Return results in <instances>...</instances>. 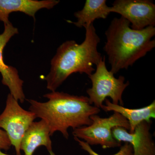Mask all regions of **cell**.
Listing matches in <instances>:
<instances>
[{"label": "cell", "instance_id": "6da1fadb", "mask_svg": "<svg viewBox=\"0 0 155 155\" xmlns=\"http://www.w3.org/2000/svg\"><path fill=\"white\" fill-rule=\"evenodd\" d=\"M48 99L41 102L27 99L30 104L29 110L46 122L50 135L60 131L67 139L69 137L68 128L72 129L91 125V116L97 115L101 109L92 106L88 97L69 94L64 92L53 91L43 96Z\"/></svg>", "mask_w": 155, "mask_h": 155}, {"label": "cell", "instance_id": "7a4b0ae2", "mask_svg": "<svg viewBox=\"0 0 155 155\" xmlns=\"http://www.w3.org/2000/svg\"><path fill=\"white\" fill-rule=\"evenodd\" d=\"M84 28L85 37L81 44L74 40L64 42L51 61L49 73L45 77L47 88L51 91H55L73 73L89 76L95 70L94 66H96L102 59L97 50L101 39L93 24Z\"/></svg>", "mask_w": 155, "mask_h": 155}, {"label": "cell", "instance_id": "3957f363", "mask_svg": "<svg viewBox=\"0 0 155 155\" xmlns=\"http://www.w3.org/2000/svg\"><path fill=\"white\" fill-rule=\"evenodd\" d=\"M105 34L107 41L104 50L110 65V71L114 74L133 66L155 47V40L152 39L155 26L134 30L122 17L114 18Z\"/></svg>", "mask_w": 155, "mask_h": 155}, {"label": "cell", "instance_id": "277c9868", "mask_svg": "<svg viewBox=\"0 0 155 155\" xmlns=\"http://www.w3.org/2000/svg\"><path fill=\"white\" fill-rule=\"evenodd\" d=\"M88 77L92 87L87 89L86 92L91 104L101 109L103 102L110 97L113 104L124 105L122 94L130 83L129 81L125 82V78L122 75L118 78L115 77L114 74L107 69L104 57L97 65L94 73Z\"/></svg>", "mask_w": 155, "mask_h": 155}, {"label": "cell", "instance_id": "5b68a950", "mask_svg": "<svg viewBox=\"0 0 155 155\" xmlns=\"http://www.w3.org/2000/svg\"><path fill=\"white\" fill-rule=\"evenodd\" d=\"M91 125L75 128L72 131L74 137L86 142L89 145H100L103 149L117 147L122 146L112 134L113 128L120 127L130 130L128 121L116 112L108 118H101L97 115L91 116Z\"/></svg>", "mask_w": 155, "mask_h": 155}, {"label": "cell", "instance_id": "8992f818", "mask_svg": "<svg viewBox=\"0 0 155 155\" xmlns=\"http://www.w3.org/2000/svg\"><path fill=\"white\" fill-rule=\"evenodd\" d=\"M36 118L33 113L21 107L18 101L11 94H8L5 108L0 115V128L4 129L8 136L17 155H21V140Z\"/></svg>", "mask_w": 155, "mask_h": 155}, {"label": "cell", "instance_id": "52a82bcc", "mask_svg": "<svg viewBox=\"0 0 155 155\" xmlns=\"http://www.w3.org/2000/svg\"><path fill=\"white\" fill-rule=\"evenodd\" d=\"M111 12L120 14L134 30L155 25V5L149 0H116Z\"/></svg>", "mask_w": 155, "mask_h": 155}, {"label": "cell", "instance_id": "ba28073f", "mask_svg": "<svg viewBox=\"0 0 155 155\" xmlns=\"http://www.w3.org/2000/svg\"><path fill=\"white\" fill-rule=\"evenodd\" d=\"M5 28L0 34V73L2 83L8 87L10 94L17 101L23 103L25 100L23 90L24 81L19 77L18 70L15 67L7 65L4 62L3 51L10 39L19 33L18 28L14 27L11 22L4 24Z\"/></svg>", "mask_w": 155, "mask_h": 155}, {"label": "cell", "instance_id": "9c48e42d", "mask_svg": "<svg viewBox=\"0 0 155 155\" xmlns=\"http://www.w3.org/2000/svg\"><path fill=\"white\" fill-rule=\"evenodd\" d=\"M152 121H143L134 132L129 133L125 128L114 127L112 130L114 138L119 142L128 143L132 146L133 155H155V143L150 132Z\"/></svg>", "mask_w": 155, "mask_h": 155}, {"label": "cell", "instance_id": "30bf717a", "mask_svg": "<svg viewBox=\"0 0 155 155\" xmlns=\"http://www.w3.org/2000/svg\"><path fill=\"white\" fill-rule=\"evenodd\" d=\"M60 2L57 0H0V20L4 24L10 22V14L22 12L35 19L37 12L42 9H52Z\"/></svg>", "mask_w": 155, "mask_h": 155}, {"label": "cell", "instance_id": "8fae6325", "mask_svg": "<svg viewBox=\"0 0 155 155\" xmlns=\"http://www.w3.org/2000/svg\"><path fill=\"white\" fill-rule=\"evenodd\" d=\"M49 128L44 120L33 122L28 127L22 137L20 150L24 155H33L38 147L43 146L49 152L52 151Z\"/></svg>", "mask_w": 155, "mask_h": 155}, {"label": "cell", "instance_id": "7c38bea8", "mask_svg": "<svg viewBox=\"0 0 155 155\" xmlns=\"http://www.w3.org/2000/svg\"><path fill=\"white\" fill-rule=\"evenodd\" d=\"M105 105L101 109L106 112L113 111L121 114L129 122V133L134 132L136 127L143 121L150 122L151 119L155 118V101L143 107L138 109H129L119 104H115L108 99L105 100Z\"/></svg>", "mask_w": 155, "mask_h": 155}, {"label": "cell", "instance_id": "4fadbf2b", "mask_svg": "<svg viewBox=\"0 0 155 155\" xmlns=\"http://www.w3.org/2000/svg\"><path fill=\"white\" fill-rule=\"evenodd\" d=\"M110 13V7L107 5L106 0H86L82 10L74 13L77 21H67L82 28L93 24L96 19H106Z\"/></svg>", "mask_w": 155, "mask_h": 155}, {"label": "cell", "instance_id": "5bb4252c", "mask_svg": "<svg viewBox=\"0 0 155 155\" xmlns=\"http://www.w3.org/2000/svg\"><path fill=\"white\" fill-rule=\"evenodd\" d=\"M74 140L78 142V144L84 150L87 152L90 155H101L94 151L91 147L86 142L81 140L77 137H74ZM133 150L132 146L128 143H125L120 147V150L116 153L113 155H133Z\"/></svg>", "mask_w": 155, "mask_h": 155}, {"label": "cell", "instance_id": "9a60e30c", "mask_svg": "<svg viewBox=\"0 0 155 155\" xmlns=\"http://www.w3.org/2000/svg\"><path fill=\"white\" fill-rule=\"evenodd\" d=\"M11 146L8 136L5 130L0 128V149L8 150Z\"/></svg>", "mask_w": 155, "mask_h": 155}, {"label": "cell", "instance_id": "2e32d148", "mask_svg": "<svg viewBox=\"0 0 155 155\" xmlns=\"http://www.w3.org/2000/svg\"><path fill=\"white\" fill-rule=\"evenodd\" d=\"M0 155H9L8 154H6L5 153H3L1 151V150L0 149Z\"/></svg>", "mask_w": 155, "mask_h": 155}, {"label": "cell", "instance_id": "e0dca14e", "mask_svg": "<svg viewBox=\"0 0 155 155\" xmlns=\"http://www.w3.org/2000/svg\"><path fill=\"white\" fill-rule=\"evenodd\" d=\"M49 153L50 155H56L53 152V151H51Z\"/></svg>", "mask_w": 155, "mask_h": 155}]
</instances>
